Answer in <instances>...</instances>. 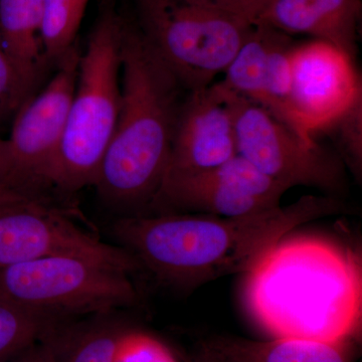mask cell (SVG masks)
<instances>
[{"label":"cell","instance_id":"22","mask_svg":"<svg viewBox=\"0 0 362 362\" xmlns=\"http://www.w3.org/2000/svg\"><path fill=\"white\" fill-rule=\"evenodd\" d=\"M216 1L255 23L274 0H216Z\"/></svg>","mask_w":362,"mask_h":362},{"label":"cell","instance_id":"21","mask_svg":"<svg viewBox=\"0 0 362 362\" xmlns=\"http://www.w3.org/2000/svg\"><path fill=\"white\" fill-rule=\"evenodd\" d=\"M114 362H177L166 345L139 331L127 330L117 347Z\"/></svg>","mask_w":362,"mask_h":362},{"label":"cell","instance_id":"26","mask_svg":"<svg viewBox=\"0 0 362 362\" xmlns=\"http://www.w3.org/2000/svg\"><path fill=\"white\" fill-rule=\"evenodd\" d=\"M190 362H230L225 357L221 356L220 354L209 347V345L204 344L199 350L197 356L194 357Z\"/></svg>","mask_w":362,"mask_h":362},{"label":"cell","instance_id":"23","mask_svg":"<svg viewBox=\"0 0 362 362\" xmlns=\"http://www.w3.org/2000/svg\"><path fill=\"white\" fill-rule=\"evenodd\" d=\"M0 362H56V358L49 344L40 340Z\"/></svg>","mask_w":362,"mask_h":362},{"label":"cell","instance_id":"19","mask_svg":"<svg viewBox=\"0 0 362 362\" xmlns=\"http://www.w3.org/2000/svg\"><path fill=\"white\" fill-rule=\"evenodd\" d=\"M326 135L332 141L335 153L345 168L358 181L362 176V94L337 117L326 124L318 135ZM318 141V140H317Z\"/></svg>","mask_w":362,"mask_h":362},{"label":"cell","instance_id":"11","mask_svg":"<svg viewBox=\"0 0 362 362\" xmlns=\"http://www.w3.org/2000/svg\"><path fill=\"white\" fill-rule=\"evenodd\" d=\"M290 66L295 113L305 133L316 140L321 128L362 94L361 73L349 54L317 40L296 42Z\"/></svg>","mask_w":362,"mask_h":362},{"label":"cell","instance_id":"7","mask_svg":"<svg viewBox=\"0 0 362 362\" xmlns=\"http://www.w3.org/2000/svg\"><path fill=\"white\" fill-rule=\"evenodd\" d=\"M216 83L232 111L239 156L289 189L316 188L324 194L341 197L346 173L334 151L318 141H306L259 105Z\"/></svg>","mask_w":362,"mask_h":362},{"label":"cell","instance_id":"1","mask_svg":"<svg viewBox=\"0 0 362 362\" xmlns=\"http://www.w3.org/2000/svg\"><path fill=\"white\" fill-rule=\"evenodd\" d=\"M341 197L304 195L287 206L238 216L164 214L126 216L114 235L140 266L162 284L180 290L246 274L274 245L298 226L351 214Z\"/></svg>","mask_w":362,"mask_h":362},{"label":"cell","instance_id":"10","mask_svg":"<svg viewBox=\"0 0 362 362\" xmlns=\"http://www.w3.org/2000/svg\"><path fill=\"white\" fill-rule=\"evenodd\" d=\"M52 256L92 259L128 274L140 271L129 252L84 232L42 199L0 207V268Z\"/></svg>","mask_w":362,"mask_h":362},{"label":"cell","instance_id":"18","mask_svg":"<svg viewBox=\"0 0 362 362\" xmlns=\"http://www.w3.org/2000/svg\"><path fill=\"white\" fill-rule=\"evenodd\" d=\"M66 322L21 308L0 298V361L40 341Z\"/></svg>","mask_w":362,"mask_h":362},{"label":"cell","instance_id":"25","mask_svg":"<svg viewBox=\"0 0 362 362\" xmlns=\"http://www.w3.org/2000/svg\"><path fill=\"white\" fill-rule=\"evenodd\" d=\"M33 197H28L16 192L13 188L7 187L6 185H0V207L13 206V204H21V202L30 201ZM44 201V199H42Z\"/></svg>","mask_w":362,"mask_h":362},{"label":"cell","instance_id":"17","mask_svg":"<svg viewBox=\"0 0 362 362\" xmlns=\"http://www.w3.org/2000/svg\"><path fill=\"white\" fill-rule=\"evenodd\" d=\"M89 0H42L40 44L45 63L54 66L76 44Z\"/></svg>","mask_w":362,"mask_h":362},{"label":"cell","instance_id":"4","mask_svg":"<svg viewBox=\"0 0 362 362\" xmlns=\"http://www.w3.org/2000/svg\"><path fill=\"white\" fill-rule=\"evenodd\" d=\"M124 21L105 4L81 52L77 84L51 173L52 187L62 192L94 187L113 137L121 104Z\"/></svg>","mask_w":362,"mask_h":362},{"label":"cell","instance_id":"8","mask_svg":"<svg viewBox=\"0 0 362 362\" xmlns=\"http://www.w3.org/2000/svg\"><path fill=\"white\" fill-rule=\"evenodd\" d=\"M81 49L76 42L59 59L51 80L21 105L9 127L11 180L16 192L42 199L65 133L77 84Z\"/></svg>","mask_w":362,"mask_h":362},{"label":"cell","instance_id":"2","mask_svg":"<svg viewBox=\"0 0 362 362\" xmlns=\"http://www.w3.org/2000/svg\"><path fill=\"white\" fill-rule=\"evenodd\" d=\"M245 300L275 338L344 344L361 327V259L325 238H284L247 272Z\"/></svg>","mask_w":362,"mask_h":362},{"label":"cell","instance_id":"16","mask_svg":"<svg viewBox=\"0 0 362 362\" xmlns=\"http://www.w3.org/2000/svg\"><path fill=\"white\" fill-rule=\"evenodd\" d=\"M106 316L78 325L62 324L45 337L56 362L115 361L119 341L130 328Z\"/></svg>","mask_w":362,"mask_h":362},{"label":"cell","instance_id":"20","mask_svg":"<svg viewBox=\"0 0 362 362\" xmlns=\"http://www.w3.org/2000/svg\"><path fill=\"white\" fill-rule=\"evenodd\" d=\"M30 96L0 40V132L11 127L16 112Z\"/></svg>","mask_w":362,"mask_h":362},{"label":"cell","instance_id":"9","mask_svg":"<svg viewBox=\"0 0 362 362\" xmlns=\"http://www.w3.org/2000/svg\"><path fill=\"white\" fill-rule=\"evenodd\" d=\"M288 190L237 154L214 168L165 176L143 216L197 214L238 218L280 206Z\"/></svg>","mask_w":362,"mask_h":362},{"label":"cell","instance_id":"12","mask_svg":"<svg viewBox=\"0 0 362 362\" xmlns=\"http://www.w3.org/2000/svg\"><path fill=\"white\" fill-rule=\"evenodd\" d=\"M237 154L233 114L220 86L216 82L189 90L178 116L165 176L214 168Z\"/></svg>","mask_w":362,"mask_h":362},{"label":"cell","instance_id":"5","mask_svg":"<svg viewBox=\"0 0 362 362\" xmlns=\"http://www.w3.org/2000/svg\"><path fill=\"white\" fill-rule=\"evenodd\" d=\"M136 25L188 92L216 83L254 25L216 0H136Z\"/></svg>","mask_w":362,"mask_h":362},{"label":"cell","instance_id":"14","mask_svg":"<svg viewBox=\"0 0 362 362\" xmlns=\"http://www.w3.org/2000/svg\"><path fill=\"white\" fill-rule=\"evenodd\" d=\"M40 23L42 0H0V40L32 96L49 69Z\"/></svg>","mask_w":362,"mask_h":362},{"label":"cell","instance_id":"6","mask_svg":"<svg viewBox=\"0 0 362 362\" xmlns=\"http://www.w3.org/2000/svg\"><path fill=\"white\" fill-rule=\"evenodd\" d=\"M130 274L95 259L52 256L0 268V298L21 308L68 321L139 303Z\"/></svg>","mask_w":362,"mask_h":362},{"label":"cell","instance_id":"24","mask_svg":"<svg viewBox=\"0 0 362 362\" xmlns=\"http://www.w3.org/2000/svg\"><path fill=\"white\" fill-rule=\"evenodd\" d=\"M0 185L13 188L11 180V159L8 142L6 138L0 136Z\"/></svg>","mask_w":362,"mask_h":362},{"label":"cell","instance_id":"13","mask_svg":"<svg viewBox=\"0 0 362 362\" xmlns=\"http://www.w3.org/2000/svg\"><path fill=\"white\" fill-rule=\"evenodd\" d=\"M362 0H274L257 23L334 45L357 63Z\"/></svg>","mask_w":362,"mask_h":362},{"label":"cell","instance_id":"3","mask_svg":"<svg viewBox=\"0 0 362 362\" xmlns=\"http://www.w3.org/2000/svg\"><path fill=\"white\" fill-rule=\"evenodd\" d=\"M187 93L137 25L125 20L120 111L94 185L107 204L132 216L148 211L165 176Z\"/></svg>","mask_w":362,"mask_h":362},{"label":"cell","instance_id":"15","mask_svg":"<svg viewBox=\"0 0 362 362\" xmlns=\"http://www.w3.org/2000/svg\"><path fill=\"white\" fill-rule=\"evenodd\" d=\"M206 344L230 362H350L343 344L314 340L221 337Z\"/></svg>","mask_w":362,"mask_h":362}]
</instances>
